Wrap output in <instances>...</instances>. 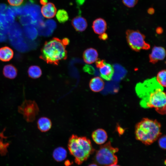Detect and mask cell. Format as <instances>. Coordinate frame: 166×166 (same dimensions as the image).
Wrapping results in <instances>:
<instances>
[{
	"mask_svg": "<svg viewBox=\"0 0 166 166\" xmlns=\"http://www.w3.org/2000/svg\"><path fill=\"white\" fill-rule=\"evenodd\" d=\"M127 41L129 47L136 52L150 49V44L145 41V36L139 30H127L126 32Z\"/></svg>",
	"mask_w": 166,
	"mask_h": 166,
	"instance_id": "6",
	"label": "cell"
},
{
	"mask_svg": "<svg viewBox=\"0 0 166 166\" xmlns=\"http://www.w3.org/2000/svg\"><path fill=\"white\" fill-rule=\"evenodd\" d=\"M62 40L64 44L66 45H68L69 42V39L67 38H63Z\"/></svg>",
	"mask_w": 166,
	"mask_h": 166,
	"instance_id": "30",
	"label": "cell"
},
{
	"mask_svg": "<svg viewBox=\"0 0 166 166\" xmlns=\"http://www.w3.org/2000/svg\"><path fill=\"white\" fill-rule=\"evenodd\" d=\"M91 136L93 141L97 144L101 145L105 143L108 139L105 131L102 128H98L92 133Z\"/></svg>",
	"mask_w": 166,
	"mask_h": 166,
	"instance_id": "9",
	"label": "cell"
},
{
	"mask_svg": "<svg viewBox=\"0 0 166 166\" xmlns=\"http://www.w3.org/2000/svg\"><path fill=\"white\" fill-rule=\"evenodd\" d=\"M56 17L58 22L61 23L67 21L69 18L67 12L64 9L58 10L56 14Z\"/></svg>",
	"mask_w": 166,
	"mask_h": 166,
	"instance_id": "21",
	"label": "cell"
},
{
	"mask_svg": "<svg viewBox=\"0 0 166 166\" xmlns=\"http://www.w3.org/2000/svg\"><path fill=\"white\" fill-rule=\"evenodd\" d=\"M119 150L117 148L113 147L109 141L101 146L93 158L94 163L98 166H109L117 164L118 158L115 153Z\"/></svg>",
	"mask_w": 166,
	"mask_h": 166,
	"instance_id": "5",
	"label": "cell"
},
{
	"mask_svg": "<svg viewBox=\"0 0 166 166\" xmlns=\"http://www.w3.org/2000/svg\"><path fill=\"white\" fill-rule=\"evenodd\" d=\"M106 62L105 60L100 59H97L96 61V65L97 67L98 68H100L104 65Z\"/></svg>",
	"mask_w": 166,
	"mask_h": 166,
	"instance_id": "27",
	"label": "cell"
},
{
	"mask_svg": "<svg viewBox=\"0 0 166 166\" xmlns=\"http://www.w3.org/2000/svg\"><path fill=\"white\" fill-rule=\"evenodd\" d=\"M40 2L41 4L44 5L48 3V0H40Z\"/></svg>",
	"mask_w": 166,
	"mask_h": 166,
	"instance_id": "32",
	"label": "cell"
},
{
	"mask_svg": "<svg viewBox=\"0 0 166 166\" xmlns=\"http://www.w3.org/2000/svg\"><path fill=\"white\" fill-rule=\"evenodd\" d=\"M165 50L164 48L155 46L152 48V52L149 55V62L154 64L159 61L164 59L165 57Z\"/></svg>",
	"mask_w": 166,
	"mask_h": 166,
	"instance_id": "8",
	"label": "cell"
},
{
	"mask_svg": "<svg viewBox=\"0 0 166 166\" xmlns=\"http://www.w3.org/2000/svg\"><path fill=\"white\" fill-rule=\"evenodd\" d=\"M68 147L70 154L74 157V161L78 165L86 160L95 151L89 139L75 134L72 135L70 137Z\"/></svg>",
	"mask_w": 166,
	"mask_h": 166,
	"instance_id": "2",
	"label": "cell"
},
{
	"mask_svg": "<svg viewBox=\"0 0 166 166\" xmlns=\"http://www.w3.org/2000/svg\"><path fill=\"white\" fill-rule=\"evenodd\" d=\"M98 53L95 49L90 48L85 50L83 53V58L84 61L88 64L95 62L97 59Z\"/></svg>",
	"mask_w": 166,
	"mask_h": 166,
	"instance_id": "10",
	"label": "cell"
},
{
	"mask_svg": "<svg viewBox=\"0 0 166 166\" xmlns=\"http://www.w3.org/2000/svg\"><path fill=\"white\" fill-rule=\"evenodd\" d=\"M148 13L150 14H152L154 12V10L152 8H150L148 10Z\"/></svg>",
	"mask_w": 166,
	"mask_h": 166,
	"instance_id": "31",
	"label": "cell"
},
{
	"mask_svg": "<svg viewBox=\"0 0 166 166\" xmlns=\"http://www.w3.org/2000/svg\"><path fill=\"white\" fill-rule=\"evenodd\" d=\"M161 126L156 120L144 118L136 126V138L145 145H150L161 136Z\"/></svg>",
	"mask_w": 166,
	"mask_h": 166,
	"instance_id": "3",
	"label": "cell"
},
{
	"mask_svg": "<svg viewBox=\"0 0 166 166\" xmlns=\"http://www.w3.org/2000/svg\"><path fill=\"white\" fill-rule=\"evenodd\" d=\"M41 12L44 17L51 18L54 17L56 15L57 8L54 4L49 2L42 6Z\"/></svg>",
	"mask_w": 166,
	"mask_h": 166,
	"instance_id": "11",
	"label": "cell"
},
{
	"mask_svg": "<svg viewBox=\"0 0 166 166\" xmlns=\"http://www.w3.org/2000/svg\"><path fill=\"white\" fill-rule=\"evenodd\" d=\"M100 75L105 80L109 81L112 78L114 73V69L112 65L105 63L103 66L99 68Z\"/></svg>",
	"mask_w": 166,
	"mask_h": 166,
	"instance_id": "13",
	"label": "cell"
},
{
	"mask_svg": "<svg viewBox=\"0 0 166 166\" xmlns=\"http://www.w3.org/2000/svg\"><path fill=\"white\" fill-rule=\"evenodd\" d=\"M70 162L69 160H67L65 162V165L66 166H69L70 164Z\"/></svg>",
	"mask_w": 166,
	"mask_h": 166,
	"instance_id": "33",
	"label": "cell"
},
{
	"mask_svg": "<svg viewBox=\"0 0 166 166\" xmlns=\"http://www.w3.org/2000/svg\"><path fill=\"white\" fill-rule=\"evenodd\" d=\"M166 139L165 135L163 136L160 137L158 141L160 147L164 150L166 149Z\"/></svg>",
	"mask_w": 166,
	"mask_h": 166,
	"instance_id": "24",
	"label": "cell"
},
{
	"mask_svg": "<svg viewBox=\"0 0 166 166\" xmlns=\"http://www.w3.org/2000/svg\"><path fill=\"white\" fill-rule=\"evenodd\" d=\"M3 73L6 77L10 79H13L16 77L17 74V70L12 65H7L4 66Z\"/></svg>",
	"mask_w": 166,
	"mask_h": 166,
	"instance_id": "19",
	"label": "cell"
},
{
	"mask_svg": "<svg viewBox=\"0 0 166 166\" xmlns=\"http://www.w3.org/2000/svg\"><path fill=\"white\" fill-rule=\"evenodd\" d=\"M18 111L27 121L32 122L35 120L39 109L35 101L25 100L18 106Z\"/></svg>",
	"mask_w": 166,
	"mask_h": 166,
	"instance_id": "7",
	"label": "cell"
},
{
	"mask_svg": "<svg viewBox=\"0 0 166 166\" xmlns=\"http://www.w3.org/2000/svg\"><path fill=\"white\" fill-rule=\"evenodd\" d=\"M88 166H98L97 164L95 163H93L89 165Z\"/></svg>",
	"mask_w": 166,
	"mask_h": 166,
	"instance_id": "34",
	"label": "cell"
},
{
	"mask_svg": "<svg viewBox=\"0 0 166 166\" xmlns=\"http://www.w3.org/2000/svg\"><path fill=\"white\" fill-rule=\"evenodd\" d=\"M166 70H163L159 72L156 77L159 83L163 87L166 86Z\"/></svg>",
	"mask_w": 166,
	"mask_h": 166,
	"instance_id": "22",
	"label": "cell"
},
{
	"mask_svg": "<svg viewBox=\"0 0 166 166\" xmlns=\"http://www.w3.org/2000/svg\"><path fill=\"white\" fill-rule=\"evenodd\" d=\"M99 38L100 39L103 40H107L108 38V36L107 34L104 33L100 35L99 36Z\"/></svg>",
	"mask_w": 166,
	"mask_h": 166,
	"instance_id": "28",
	"label": "cell"
},
{
	"mask_svg": "<svg viewBox=\"0 0 166 166\" xmlns=\"http://www.w3.org/2000/svg\"><path fill=\"white\" fill-rule=\"evenodd\" d=\"M124 4L128 7H132L138 2V0H122Z\"/></svg>",
	"mask_w": 166,
	"mask_h": 166,
	"instance_id": "23",
	"label": "cell"
},
{
	"mask_svg": "<svg viewBox=\"0 0 166 166\" xmlns=\"http://www.w3.org/2000/svg\"><path fill=\"white\" fill-rule=\"evenodd\" d=\"M14 52L10 47L6 46L0 48V60L3 61H8L13 57Z\"/></svg>",
	"mask_w": 166,
	"mask_h": 166,
	"instance_id": "18",
	"label": "cell"
},
{
	"mask_svg": "<svg viewBox=\"0 0 166 166\" xmlns=\"http://www.w3.org/2000/svg\"><path fill=\"white\" fill-rule=\"evenodd\" d=\"M84 71L89 74H93L94 73L95 70L94 68L91 65H86L83 68Z\"/></svg>",
	"mask_w": 166,
	"mask_h": 166,
	"instance_id": "26",
	"label": "cell"
},
{
	"mask_svg": "<svg viewBox=\"0 0 166 166\" xmlns=\"http://www.w3.org/2000/svg\"><path fill=\"white\" fill-rule=\"evenodd\" d=\"M53 159L58 162L65 160L67 157V151L63 147H59L55 148L53 152Z\"/></svg>",
	"mask_w": 166,
	"mask_h": 166,
	"instance_id": "17",
	"label": "cell"
},
{
	"mask_svg": "<svg viewBox=\"0 0 166 166\" xmlns=\"http://www.w3.org/2000/svg\"><path fill=\"white\" fill-rule=\"evenodd\" d=\"M156 31L158 34H161L163 32V30L161 27H158L156 29Z\"/></svg>",
	"mask_w": 166,
	"mask_h": 166,
	"instance_id": "29",
	"label": "cell"
},
{
	"mask_svg": "<svg viewBox=\"0 0 166 166\" xmlns=\"http://www.w3.org/2000/svg\"><path fill=\"white\" fill-rule=\"evenodd\" d=\"M105 83L100 77H96L91 79L89 83L90 89L93 92H98L102 91L104 87Z\"/></svg>",
	"mask_w": 166,
	"mask_h": 166,
	"instance_id": "15",
	"label": "cell"
},
{
	"mask_svg": "<svg viewBox=\"0 0 166 166\" xmlns=\"http://www.w3.org/2000/svg\"><path fill=\"white\" fill-rule=\"evenodd\" d=\"M109 166H120L117 164H115L111 165Z\"/></svg>",
	"mask_w": 166,
	"mask_h": 166,
	"instance_id": "35",
	"label": "cell"
},
{
	"mask_svg": "<svg viewBox=\"0 0 166 166\" xmlns=\"http://www.w3.org/2000/svg\"><path fill=\"white\" fill-rule=\"evenodd\" d=\"M136 91L141 99V106L145 108H154L158 113H166V97L163 87L154 77L137 83Z\"/></svg>",
	"mask_w": 166,
	"mask_h": 166,
	"instance_id": "1",
	"label": "cell"
},
{
	"mask_svg": "<svg viewBox=\"0 0 166 166\" xmlns=\"http://www.w3.org/2000/svg\"><path fill=\"white\" fill-rule=\"evenodd\" d=\"M72 26L76 31L82 32L86 29L87 22L86 19L81 16H78L73 18L71 22Z\"/></svg>",
	"mask_w": 166,
	"mask_h": 166,
	"instance_id": "12",
	"label": "cell"
},
{
	"mask_svg": "<svg viewBox=\"0 0 166 166\" xmlns=\"http://www.w3.org/2000/svg\"><path fill=\"white\" fill-rule=\"evenodd\" d=\"M92 27L95 33L100 35L106 30L107 23L104 19L98 18L93 21Z\"/></svg>",
	"mask_w": 166,
	"mask_h": 166,
	"instance_id": "14",
	"label": "cell"
},
{
	"mask_svg": "<svg viewBox=\"0 0 166 166\" xmlns=\"http://www.w3.org/2000/svg\"><path fill=\"white\" fill-rule=\"evenodd\" d=\"M38 129L42 132H46L50 130L52 122L50 119L46 117L40 118L37 122Z\"/></svg>",
	"mask_w": 166,
	"mask_h": 166,
	"instance_id": "16",
	"label": "cell"
},
{
	"mask_svg": "<svg viewBox=\"0 0 166 166\" xmlns=\"http://www.w3.org/2000/svg\"><path fill=\"white\" fill-rule=\"evenodd\" d=\"M28 73L29 76L34 79L39 77L42 74V71L40 68L35 65L31 66L29 67Z\"/></svg>",
	"mask_w": 166,
	"mask_h": 166,
	"instance_id": "20",
	"label": "cell"
},
{
	"mask_svg": "<svg viewBox=\"0 0 166 166\" xmlns=\"http://www.w3.org/2000/svg\"><path fill=\"white\" fill-rule=\"evenodd\" d=\"M9 4L11 6H18L22 5L24 0H7Z\"/></svg>",
	"mask_w": 166,
	"mask_h": 166,
	"instance_id": "25",
	"label": "cell"
},
{
	"mask_svg": "<svg viewBox=\"0 0 166 166\" xmlns=\"http://www.w3.org/2000/svg\"><path fill=\"white\" fill-rule=\"evenodd\" d=\"M66 46L62 40L54 37L44 43L40 58L48 64L57 65L60 61L67 58Z\"/></svg>",
	"mask_w": 166,
	"mask_h": 166,
	"instance_id": "4",
	"label": "cell"
}]
</instances>
